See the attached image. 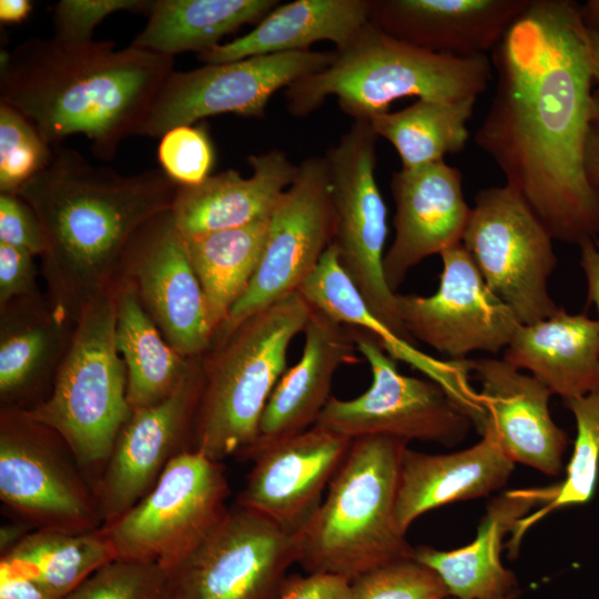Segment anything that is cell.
Returning <instances> with one entry per match:
<instances>
[{
  "label": "cell",
  "instance_id": "cell-2",
  "mask_svg": "<svg viewBox=\"0 0 599 599\" xmlns=\"http://www.w3.org/2000/svg\"><path fill=\"white\" fill-rule=\"evenodd\" d=\"M174 57L110 40L31 38L1 51L0 103L22 114L51 146L83 134L93 155L111 161L139 134Z\"/></svg>",
  "mask_w": 599,
  "mask_h": 599
},
{
  "label": "cell",
  "instance_id": "cell-5",
  "mask_svg": "<svg viewBox=\"0 0 599 599\" xmlns=\"http://www.w3.org/2000/svg\"><path fill=\"white\" fill-rule=\"evenodd\" d=\"M490 59L433 52L398 40L369 20L333 52L322 71L305 75L286 88L288 112L307 115L327 97L336 95L343 112L369 122L389 112L405 97L455 101L476 98L491 80Z\"/></svg>",
  "mask_w": 599,
  "mask_h": 599
},
{
  "label": "cell",
  "instance_id": "cell-51",
  "mask_svg": "<svg viewBox=\"0 0 599 599\" xmlns=\"http://www.w3.org/2000/svg\"><path fill=\"white\" fill-rule=\"evenodd\" d=\"M580 13L586 29L599 32V0H588L580 4Z\"/></svg>",
  "mask_w": 599,
  "mask_h": 599
},
{
  "label": "cell",
  "instance_id": "cell-36",
  "mask_svg": "<svg viewBox=\"0 0 599 599\" xmlns=\"http://www.w3.org/2000/svg\"><path fill=\"white\" fill-rule=\"evenodd\" d=\"M52 155L32 124L11 106L0 103V193L17 194Z\"/></svg>",
  "mask_w": 599,
  "mask_h": 599
},
{
  "label": "cell",
  "instance_id": "cell-16",
  "mask_svg": "<svg viewBox=\"0 0 599 599\" xmlns=\"http://www.w3.org/2000/svg\"><path fill=\"white\" fill-rule=\"evenodd\" d=\"M439 255L443 270L435 294L396 293L407 333L456 359L478 351H505L520 325L515 314L489 290L461 243Z\"/></svg>",
  "mask_w": 599,
  "mask_h": 599
},
{
  "label": "cell",
  "instance_id": "cell-15",
  "mask_svg": "<svg viewBox=\"0 0 599 599\" xmlns=\"http://www.w3.org/2000/svg\"><path fill=\"white\" fill-rule=\"evenodd\" d=\"M332 60L333 52L305 50L173 71L159 91L139 135L162 138L174 128L223 113L263 118L268 100L277 90L324 70Z\"/></svg>",
  "mask_w": 599,
  "mask_h": 599
},
{
  "label": "cell",
  "instance_id": "cell-14",
  "mask_svg": "<svg viewBox=\"0 0 599 599\" xmlns=\"http://www.w3.org/2000/svg\"><path fill=\"white\" fill-rule=\"evenodd\" d=\"M334 211L325 158L297 165L293 183L271 215L258 267L219 331L230 335L244 321L296 293L333 242Z\"/></svg>",
  "mask_w": 599,
  "mask_h": 599
},
{
  "label": "cell",
  "instance_id": "cell-9",
  "mask_svg": "<svg viewBox=\"0 0 599 599\" xmlns=\"http://www.w3.org/2000/svg\"><path fill=\"white\" fill-rule=\"evenodd\" d=\"M0 499L32 529L84 532L103 526L94 487L71 449L23 410L1 417Z\"/></svg>",
  "mask_w": 599,
  "mask_h": 599
},
{
  "label": "cell",
  "instance_id": "cell-21",
  "mask_svg": "<svg viewBox=\"0 0 599 599\" xmlns=\"http://www.w3.org/2000/svg\"><path fill=\"white\" fill-rule=\"evenodd\" d=\"M395 236L384 255L386 283L397 293L408 271L461 242L470 207L460 171L445 160L395 172Z\"/></svg>",
  "mask_w": 599,
  "mask_h": 599
},
{
  "label": "cell",
  "instance_id": "cell-30",
  "mask_svg": "<svg viewBox=\"0 0 599 599\" xmlns=\"http://www.w3.org/2000/svg\"><path fill=\"white\" fill-rule=\"evenodd\" d=\"M276 0H155L144 29L132 45L174 57L197 54L220 44L226 34L267 16Z\"/></svg>",
  "mask_w": 599,
  "mask_h": 599
},
{
  "label": "cell",
  "instance_id": "cell-34",
  "mask_svg": "<svg viewBox=\"0 0 599 599\" xmlns=\"http://www.w3.org/2000/svg\"><path fill=\"white\" fill-rule=\"evenodd\" d=\"M476 98L455 101L417 100L409 106L369 121L377 136L396 149L402 169L420 167L461 151L469 138L467 122Z\"/></svg>",
  "mask_w": 599,
  "mask_h": 599
},
{
  "label": "cell",
  "instance_id": "cell-33",
  "mask_svg": "<svg viewBox=\"0 0 599 599\" xmlns=\"http://www.w3.org/2000/svg\"><path fill=\"white\" fill-rule=\"evenodd\" d=\"M268 224L270 216L236 229L182 235L191 265L220 327L258 267Z\"/></svg>",
  "mask_w": 599,
  "mask_h": 599
},
{
  "label": "cell",
  "instance_id": "cell-44",
  "mask_svg": "<svg viewBox=\"0 0 599 599\" xmlns=\"http://www.w3.org/2000/svg\"><path fill=\"white\" fill-rule=\"evenodd\" d=\"M349 581L345 578L307 573L288 577L278 599H346Z\"/></svg>",
  "mask_w": 599,
  "mask_h": 599
},
{
  "label": "cell",
  "instance_id": "cell-40",
  "mask_svg": "<svg viewBox=\"0 0 599 599\" xmlns=\"http://www.w3.org/2000/svg\"><path fill=\"white\" fill-rule=\"evenodd\" d=\"M158 158L162 170L174 182L190 186L200 184L211 175L214 150L203 128L182 125L161 138Z\"/></svg>",
  "mask_w": 599,
  "mask_h": 599
},
{
  "label": "cell",
  "instance_id": "cell-50",
  "mask_svg": "<svg viewBox=\"0 0 599 599\" xmlns=\"http://www.w3.org/2000/svg\"><path fill=\"white\" fill-rule=\"evenodd\" d=\"M592 50V74L593 81L599 84V32L588 31ZM591 121L599 124V85L592 90L591 94Z\"/></svg>",
  "mask_w": 599,
  "mask_h": 599
},
{
  "label": "cell",
  "instance_id": "cell-12",
  "mask_svg": "<svg viewBox=\"0 0 599 599\" xmlns=\"http://www.w3.org/2000/svg\"><path fill=\"white\" fill-rule=\"evenodd\" d=\"M552 237L522 199L506 184L479 191L461 244L486 285L520 324L558 309L548 290L557 266Z\"/></svg>",
  "mask_w": 599,
  "mask_h": 599
},
{
  "label": "cell",
  "instance_id": "cell-27",
  "mask_svg": "<svg viewBox=\"0 0 599 599\" xmlns=\"http://www.w3.org/2000/svg\"><path fill=\"white\" fill-rule=\"evenodd\" d=\"M504 359L527 369L552 395L575 398L599 390V322L562 307L545 319L520 324Z\"/></svg>",
  "mask_w": 599,
  "mask_h": 599
},
{
  "label": "cell",
  "instance_id": "cell-13",
  "mask_svg": "<svg viewBox=\"0 0 599 599\" xmlns=\"http://www.w3.org/2000/svg\"><path fill=\"white\" fill-rule=\"evenodd\" d=\"M351 328L357 351L370 366L372 384L352 399L332 396L317 425L351 439L386 435L450 447L466 437L473 420L440 385L403 375L374 337Z\"/></svg>",
  "mask_w": 599,
  "mask_h": 599
},
{
  "label": "cell",
  "instance_id": "cell-26",
  "mask_svg": "<svg viewBox=\"0 0 599 599\" xmlns=\"http://www.w3.org/2000/svg\"><path fill=\"white\" fill-rule=\"evenodd\" d=\"M515 463L488 434L471 447L449 454L404 450L396 517L406 534L425 512L438 507L488 496L509 480Z\"/></svg>",
  "mask_w": 599,
  "mask_h": 599
},
{
  "label": "cell",
  "instance_id": "cell-28",
  "mask_svg": "<svg viewBox=\"0 0 599 599\" xmlns=\"http://www.w3.org/2000/svg\"><path fill=\"white\" fill-rule=\"evenodd\" d=\"M297 293L313 307L346 326L369 334L395 361H402L440 385L465 410L477 405L464 359L441 362L396 336L369 309L361 292L339 263L334 243Z\"/></svg>",
  "mask_w": 599,
  "mask_h": 599
},
{
  "label": "cell",
  "instance_id": "cell-4",
  "mask_svg": "<svg viewBox=\"0 0 599 599\" xmlns=\"http://www.w3.org/2000/svg\"><path fill=\"white\" fill-rule=\"evenodd\" d=\"M408 441L386 435L352 439L324 500L296 531L298 564L307 573L348 581L379 566L413 558L396 501Z\"/></svg>",
  "mask_w": 599,
  "mask_h": 599
},
{
  "label": "cell",
  "instance_id": "cell-11",
  "mask_svg": "<svg viewBox=\"0 0 599 599\" xmlns=\"http://www.w3.org/2000/svg\"><path fill=\"white\" fill-rule=\"evenodd\" d=\"M297 562L296 531L234 504L194 549L164 569L162 599H278Z\"/></svg>",
  "mask_w": 599,
  "mask_h": 599
},
{
  "label": "cell",
  "instance_id": "cell-17",
  "mask_svg": "<svg viewBox=\"0 0 599 599\" xmlns=\"http://www.w3.org/2000/svg\"><path fill=\"white\" fill-rule=\"evenodd\" d=\"M202 388L203 368L193 365L165 398L132 409L95 486L103 525L134 506L177 454L191 450L185 436Z\"/></svg>",
  "mask_w": 599,
  "mask_h": 599
},
{
  "label": "cell",
  "instance_id": "cell-45",
  "mask_svg": "<svg viewBox=\"0 0 599 599\" xmlns=\"http://www.w3.org/2000/svg\"><path fill=\"white\" fill-rule=\"evenodd\" d=\"M0 599H53L37 583L0 564Z\"/></svg>",
  "mask_w": 599,
  "mask_h": 599
},
{
  "label": "cell",
  "instance_id": "cell-25",
  "mask_svg": "<svg viewBox=\"0 0 599 599\" xmlns=\"http://www.w3.org/2000/svg\"><path fill=\"white\" fill-rule=\"evenodd\" d=\"M551 495V486L508 490L489 502L470 544L448 551L419 546L413 557L434 570L456 599L515 596V575L500 561L504 538Z\"/></svg>",
  "mask_w": 599,
  "mask_h": 599
},
{
  "label": "cell",
  "instance_id": "cell-20",
  "mask_svg": "<svg viewBox=\"0 0 599 599\" xmlns=\"http://www.w3.org/2000/svg\"><path fill=\"white\" fill-rule=\"evenodd\" d=\"M465 362L481 386L480 435H490L515 464L549 476L560 475L569 438L551 417V392L505 359L480 357Z\"/></svg>",
  "mask_w": 599,
  "mask_h": 599
},
{
  "label": "cell",
  "instance_id": "cell-46",
  "mask_svg": "<svg viewBox=\"0 0 599 599\" xmlns=\"http://www.w3.org/2000/svg\"><path fill=\"white\" fill-rule=\"evenodd\" d=\"M579 247L580 266L587 280L588 302L595 304L599 313V237Z\"/></svg>",
  "mask_w": 599,
  "mask_h": 599
},
{
  "label": "cell",
  "instance_id": "cell-3",
  "mask_svg": "<svg viewBox=\"0 0 599 599\" xmlns=\"http://www.w3.org/2000/svg\"><path fill=\"white\" fill-rule=\"evenodd\" d=\"M180 186L163 170L122 175L72 148L52 146L47 166L17 194L40 221L57 294L78 316L139 230L171 211Z\"/></svg>",
  "mask_w": 599,
  "mask_h": 599
},
{
  "label": "cell",
  "instance_id": "cell-37",
  "mask_svg": "<svg viewBox=\"0 0 599 599\" xmlns=\"http://www.w3.org/2000/svg\"><path fill=\"white\" fill-rule=\"evenodd\" d=\"M448 595L440 577L413 557L351 580L346 599H446Z\"/></svg>",
  "mask_w": 599,
  "mask_h": 599
},
{
  "label": "cell",
  "instance_id": "cell-8",
  "mask_svg": "<svg viewBox=\"0 0 599 599\" xmlns=\"http://www.w3.org/2000/svg\"><path fill=\"white\" fill-rule=\"evenodd\" d=\"M229 495L222 461L195 450L177 454L134 506L103 525L116 560L170 567L220 524Z\"/></svg>",
  "mask_w": 599,
  "mask_h": 599
},
{
  "label": "cell",
  "instance_id": "cell-18",
  "mask_svg": "<svg viewBox=\"0 0 599 599\" xmlns=\"http://www.w3.org/2000/svg\"><path fill=\"white\" fill-rule=\"evenodd\" d=\"M124 253L132 262L139 296L165 341L183 357L204 352L220 325L171 211L143 225Z\"/></svg>",
  "mask_w": 599,
  "mask_h": 599
},
{
  "label": "cell",
  "instance_id": "cell-29",
  "mask_svg": "<svg viewBox=\"0 0 599 599\" xmlns=\"http://www.w3.org/2000/svg\"><path fill=\"white\" fill-rule=\"evenodd\" d=\"M368 0H296L275 7L248 33L197 54L206 64L305 51L318 41L345 45L369 20Z\"/></svg>",
  "mask_w": 599,
  "mask_h": 599
},
{
  "label": "cell",
  "instance_id": "cell-32",
  "mask_svg": "<svg viewBox=\"0 0 599 599\" xmlns=\"http://www.w3.org/2000/svg\"><path fill=\"white\" fill-rule=\"evenodd\" d=\"M115 559L102 526L84 532L33 529L1 555L0 564L32 580L51 598L61 599Z\"/></svg>",
  "mask_w": 599,
  "mask_h": 599
},
{
  "label": "cell",
  "instance_id": "cell-43",
  "mask_svg": "<svg viewBox=\"0 0 599 599\" xmlns=\"http://www.w3.org/2000/svg\"><path fill=\"white\" fill-rule=\"evenodd\" d=\"M33 255L23 250L0 242V302L30 294L34 290L35 268Z\"/></svg>",
  "mask_w": 599,
  "mask_h": 599
},
{
  "label": "cell",
  "instance_id": "cell-22",
  "mask_svg": "<svg viewBox=\"0 0 599 599\" xmlns=\"http://www.w3.org/2000/svg\"><path fill=\"white\" fill-rule=\"evenodd\" d=\"M303 333L302 356L278 379L256 438L242 459H253L267 447L313 427L332 397L336 370L361 362L352 328L323 312L312 309Z\"/></svg>",
  "mask_w": 599,
  "mask_h": 599
},
{
  "label": "cell",
  "instance_id": "cell-31",
  "mask_svg": "<svg viewBox=\"0 0 599 599\" xmlns=\"http://www.w3.org/2000/svg\"><path fill=\"white\" fill-rule=\"evenodd\" d=\"M139 297L129 284L116 298L115 342L126 368L132 409L165 398L193 367L164 341Z\"/></svg>",
  "mask_w": 599,
  "mask_h": 599
},
{
  "label": "cell",
  "instance_id": "cell-23",
  "mask_svg": "<svg viewBox=\"0 0 599 599\" xmlns=\"http://www.w3.org/2000/svg\"><path fill=\"white\" fill-rule=\"evenodd\" d=\"M530 0H375L369 21L413 45L458 57L487 55Z\"/></svg>",
  "mask_w": 599,
  "mask_h": 599
},
{
  "label": "cell",
  "instance_id": "cell-10",
  "mask_svg": "<svg viewBox=\"0 0 599 599\" xmlns=\"http://www.w3.org/2000/svg\"><path fill=\"white\" fill-rule=\"evenodd\" d=\"M377 134L355 121L324 156L334 211L333 242L339 263L373 314L396 336L413 344L397 311L396 293L384 275L387 209L375 179Z\"/></svg>",
  "mask_w": 599,
  "mask_h": 599
},
{
  "label": "cell",
  "instance_id": "cell-24",
  "mask_svg": "<svg viewBox=\"0 0 599 599\" xmlns=\"http://www.w3.org/2000/svg\"><path fill=\"white\" fill-rule=\"evenodd\" d=\"M252 174L226 170L196 185H181L171 213L183 236L236 229L271 215L293 183L297 165L280 150L250 155Z\"/></svg>",
  "mask_w": 599,
  "mask_h": 599
},
{
  "label": "cell",
  "instance_id": "cell-42",
  "mask_svg": "<svg viewBox=\"0 0 599 599\" xmlns=\"http://www.w3.org/2000/svg\"><path fill=\"white\" fill-rule=\"evenodd\" d=\"M0 242L44 255V232L30 205L18 194L0 193Z\"/></svg>",
  "mask_w": 599,
  "mask_h": 599
},
{
  "label": "cell",
  "instance_id": "cell-49",
  "mask_svg": "<svg viewBox=\"0 0 599 599\" xmlns=\"http://www.w3.org/2000/svg\"><path fill=\"white\" fill-rule=\"evenodd\" d=\"M31 530L33 529L30 526L20 520L3 525L0 531L1 555L14 547Z\"/></svg>",
  "mask_w": 599,
  "mask_h": 599
},
{
  "label": "cell",
  "instance_id": "cell-19",
  "mask_svg": "<svg viewBox=\"0 0 599 599\" xmlns=\"http://www.w3.org/2000/svg\"><path fill=\"white\" fill-rule=\"evenodd\" d=\"M352 439L315 424L257 454L235 504L298 531L322 502Z\"/></svg>",
  "mask_w": 599,
  "mask_h": 599
},
{
  "label": "cell",
  "instance_id": "cell-48",
  "mask_svg": "<svg viewBox=\"0 0 599 599\" xmlns=\"http://www.w3.org/2000/svg\"><path fill=\"white\" fill-rule=\"evenodd\" d=\"M32 10L29 0H1L0 20L2 23H19L23 21Z\"/></svg>",
  "mask_w": 599,
  "mask_h": 599
},
{
  "label": "cell",
  "instance_id": "cell-52",
  "mask_svg": "<svg viewBox=\"0 0 599 599\" xmlns=\"http://www.w3.org/2000/svg\"><path fill=\"white\" fill-rule=\"evenodd\" d=\"M515 596H510V597H507V598H504V599H514ZM456 599V598H455Z\"/></svg>",
  "mask_w": 599,
  "mask_h": 599
},
{
  "label": "cell",
  "instance_id": "cell-6",
  "mask_svg": "<svg viewBox=\"0 0 599 599\" xmlns=\"http://www.w3.org/2000/svg\"><path fill=\"white\" fill-rule=\"evenodd\" d=\"M313 307L293 293L244 321L203 368L191 450L223 461L254 443L293 338Z\"/></svg>",
  "mask_w": 599,
  "mask_h": 599
},
{
  "label": "cell",
  "instance_id": "cell-39",
  "mask_svg": "<svg viewBox=\"0 0 599 599\" xmlns=\"http://www.w3.org/2000/svg\"><path fill=\"white\" fill-rule=\"evenodd\" d=\"M50 335L45 327L26 325L2 333L0 342V394L2 399L22 392L48 356Z\"/></svg>",
  "mask_w": 599,
  "mask_h": 599
},
{
  "label": "cell",
  "instance_id": "cell-41",
  "mask_svg": "<svg viewBox=\"0 0 599 599\" xmlns=\"http://www.w3.org/2000/svg\"><path fill=\"white\" fill-rule=\"evenodd\" d=\"M152 4L149 0H61L54 7L53 37L68 42H87L109 14L118 11L149 14Z\"/></svg>",
  "mask_w": 599,
  "mask_h": 599
},
{
  "label": "cell",
  "instance_id": "cell-7",
  "mask_svg": "<svg viewBox=\"0 0 599 599\" xmlns=\"http://www.w3.org/2000/svg\"><path fill=\"white\" fill-rule=\"evenodd\" d=\"M115 325L116 300L101 292L78 316L75 334L50 396L23 410L64 440L94 490L132 414Z\"/></svg>",
  "mask_w": 599,
  "mask_h": 599
},
{
  "label": "cell",
  "instance_id": "cell-35",
  "mask_svg": "<svg viewBox=\"0 0 599 599\" xmlns=\"http://www.w3.org/2000/svg\"><path fill=\"white\" fill-rule=\"evenodd\" d=\"M576 420L577 436L567 466L566 477L552 486V495L540 511L522 519L515 532L518 541L522 530L545 514L562 507L587 504L593 496L599 471V390L585 396L562 399Z\"/></svg>",
  "mask_w": 599,
  "mask_h": 599
},
{
  "label": "cell",
  "instance_id": "cell-38",
  "mask_svg": "<svg viewBox=\"0 0 599 599\" xmlns=\"http://www.w3.org/2000/svg\"><path fill=\"white\" fill-rule=\"evenodd\" d=\"M164 586L161 566L115 559L61 599H162Z\"/></svg>",
  "mask_w": 599,
  "mask_h": 599
},
{
  "label": "cell",
  "instance_id": "cell-47",
  "mask_svg": "<svg viewBox=\"0 0 599 599\" xmlns=\"http://www.w3.org/2000/svg\"><path fill=\"white\" fill-rule=\"evenodd\" d=\"M585 170L590 183L599 190V124L592 123L585 148Z\"/></svg>",
  "mask_w": 599,
  "mask_h": 599
},
{
  "label": "cell",
  "instance_id": "cell-1",
  "mask_svg": "<svg viewBox=\"0 0 599 599\" xmlns=\"http://www.w3.org/2000/svg\"><path fill=\"white\" fill-rule=\"evenodd\" d=\"M490 61L496 89L475 143L554 240L599 237V190L585 170L595 81L580 3L530 0Z\"/></svg>",
  "mask_w": 599,
  "mask_h": 599
}]
</instances>
